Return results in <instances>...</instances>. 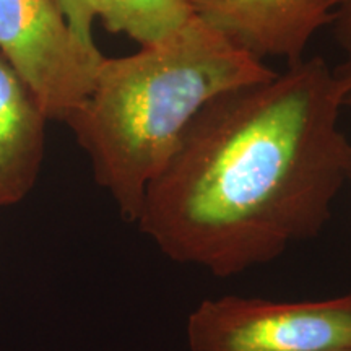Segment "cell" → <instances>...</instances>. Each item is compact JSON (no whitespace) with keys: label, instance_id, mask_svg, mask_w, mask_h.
I'll return each instance as SVG.
<instances>
[{"label":"cell","instance_id":"cell-7","mask_svg":"<svg viewBox=\"0 0 351 351\" xmlns=\"http://www.w3.org/2000/svg\"><path fill=\"white\" fill-rule=\"evenodd\" d=\"M73 34L88 47H98L93 23L109 33L125 34L140 47L155 44L192 16L189 0H57Z\"/></svg>","mask_w":351,"mask_h":351},{"label":"cell","instance_id":"cell-9","mask_svg":"<svg viewBox=\"0 0 351 351\" xmlns=\"http://www.w3.org/2000/svg\"><path fill=\"white\" fill-rule=\"evenodd\" d=\"M332 351H351V350H332Z\"/></svg>","mask_w":351,"mask_h":351},{"label":"cell","instance_id":"cell-4","mask_svg":"<svg viewBox=\"0 0 351 351\" xmlns=\"http://www.w3.org/2000/svg\"><path fill=\"white\" fill-rule=\"evenodd\" d=\"M0 52L60 122L85 101L104 57L73 34L57 0H0Z\"/></svg>","mask_w":351,"mask_h":351},{"label":"cell","instance_id":"cell-6","mask_svg":"<svg viewBox=\"0 0 351 351\" xmlns=\"http://www.w3.org/2000/svg\"><path fill=\"white\" fill-rule=\"evenodd\" d=\"M47 121L32 86L0 52V208L19 204L33 191Z\"/></svg>","mask_w":351,"mask_h":351},{"label":"cell","instance_id":"cell-1","mask_svg":"<svg viewBox=\"0 0 351 351\" xmlns=\"http://www.w3.org/2000/svg\"><path fill=\"white\" fill-rule=\"evenodd\" d=\"M343 106L322 57L213 98L148 184L140 231L171 261L221 278L317 236L351 181Z\"/></svg>","mask_w":351,"mask_h":351},{"label":"cell","instance_id":"cell-2","mask_svg":"<svg viewBox=\"0 0 351 351\" xmlns=\"http://www.w3.org/2000/svg\"><path fill=\"white\" fill-rule=\"evenodd\" d=\"M276 73L192 13L135 54L103 57L85 101L64 122L125 221L195 116L217 96Z\"/></svg>","mask_w":351,"mask_h":351},{"label":"cell","instance_id":"cell-3","mask_svg":"<svg viewBox=\"0 0 351 351\" xmlns=\"http://www.w3.org/2000/svg\"><path fill=\"white\" fill-rule=\"evenodd\" d=\"M191 351L351 350V291L324 301L221 296L187 319Z\"/></svg>","mask_w":351,"mask_h":351},{"label":"cell","instance_id":"cell-8","mask_svg":"<svg viewBox=\"0 0 351 351\" xmlns=\"http://www.w3.org/2000/svg\"><path fill=\"white\" fill-rule=\"evenodd\" d=\"M330 26L343 54V59L333 67V72L343 88L345 106H351V0H337Z\"/></svg>","mask_w":351,"mask_h":351},{"label":"cell","instance_id":"cell-5","mask_svg":"<svg viewBox=\"0 0 351 351\" xmlns=\"http://www.w3.org/2000/svg\"><path fill=\"white\" fill-rule=\"evenodd\" d=\"M337 0H189L195 16L232 46L262 60L300 62L311 39L333 21Z\"/></svg>","mask_w":351,"mask_h":351}]
</instances>
